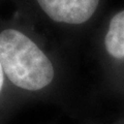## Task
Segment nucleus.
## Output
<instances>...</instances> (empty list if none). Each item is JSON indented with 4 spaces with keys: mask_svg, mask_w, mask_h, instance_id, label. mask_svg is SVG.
<instances>
[{
    "mask_svg": "<svg viewBox=\"0 0 124 124\" xmlns=\"http://www.w3.org/2000/svg\"><path fill=\"white\" fill-rule=\"evenodd\" d=\"M3 69H2V66H1V62H0V91L2 89V86H3V81H4V78H3Z\"/></svg>",
    "mask_w": 124,
    "mask_h": 124,
    "instance_id": "nucleus-4",
    "label": "nucleus"
},
{
    "mask_svg": "<svg viewBox=\"0 0 124 124\" xmlns=\"http://www.w3.org/2000/svg\"><path fill=\"white\" fill-rule=\"evenodd\" d=\"M0 62L10 82L29 91L49 86L55 75L51 60L39 46L14 29L0 33Z\"/></svg>",
    "mask_w": 124,
    "mask_h": 124,
    "instance_id": "nucleus-1",
    "label": "nucleus"
},
{
    "mask_svg": "<svg viewBox=\"0 0 124 124\" xmlns=\"http://www.w3.org/2000/svg\"><path fill=\"white\" fill-rule=\"evenodd\" d=\"M103 45L111 59L124 62V8L115 13L110 19Z\"/></svg>",
    "mask_w": 124,
    "mask_h": 124,
    "instance_id": "nucleus-3",
    "label": "nucleus"
},
{
    "mask_svg": "<svg viewBox=\"0 0 124 124\" xmlns=\"http://www.w3.org/2000/svg\"><path fill=\"white\" fill-rule=\"evenodd\" d=\"M37 2L53 21L80 25L92 18L100 0H37Z\"/></svg>",
    "mask_w": 124,
    "mask_h": 124,
    "instance_id": "nucleus-2",
    "label": "nucleus"
}]
</instances>
